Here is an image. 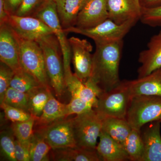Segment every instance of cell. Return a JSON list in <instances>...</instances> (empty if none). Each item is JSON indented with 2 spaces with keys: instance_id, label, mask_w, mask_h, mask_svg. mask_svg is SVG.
<instances>
[{
  "instance_id": "cell-31",
  "label": "cell",
  "mask_w": 161,
  "mask_h": 161,
  "mask_svg": "<svg viewBox=\"0 0 161 161\" xmlns=\"http://www.w3.org/2000/svg\"><path fill=\"white\" fill-rule=\"evenodd\" d=\"M140 20L149 26L161 27V6L150 9L141 8Z\"/></svg>"
},
{
  "instance_id": "cell-41",
  "label": "cell",
  "mask_w": 161,
  "mask_h": 161,
  "mask_svg": "<svg viewBox=\"0 0 161 161\" xmlns=\"http://www.w3.org/2000/svg\"><path fill=\"white\" fill-rule=\"evenodd\" d=\"M160 121V122L161 123V120Z\"/></svg>"
},
{
  "instance_id": "cell-30",
  "label": "cell",
  "mask_w": 161,
  "mask_h": 161,
  "mask_svg": "<svg viewBox=\"0 0 161 161\" xmlns=\"http://www.w3.org/2000/svg\"><path fill=\"white\" fill-rule=\"evenodd\" d=\"M29 99L28 93L20 92L9 86L6 91L3 103L21 109L30 113Z\"/></svg>"
},
{
  "instance_id": "cell-40",
  "label": "cell",
  "mask_w": 161,
  "mask_h": 161,
  "mask_svg": "<svg viewBox=\"0 0 161 161\" xmlns=\"http://www.w3.org/2000/svg\"><path fill=\"white\" fill-rule=\"evenodd\" d=\"M136 1H137V2H138V3H140V0H136Z\"/></svg>"
},
{
  "instance_id": "cell-4",
  "label": "cell",
  "mask_w": 161,
  "mask_h": 161,
  "mask_svg": "<svg viewBox=\"0 0 161 161\" xmlns=\"http://www.w3.org/2000/svg\"><path fill=\"white\" fill-rule=\"evenodd\" d=\"M38 18L49 26L60 43L62 54L65 80L73 75L70 64L72 53L66 34L61 26L53 0H46L32 16Z\"/></svg>"
},
{
  "instance_id": "cell-36",
  "label": "cell",
  "mask_w": 161,
  "mask_h": 161,
  "mask_svg": "<svg viewBox=\"0 0 161 161\" xmlns=\"http://www.w3.org/2000/svg\"><path fill=\"white\" fill-rule=\"evenodd\" d=\"M15 155L17 161H31L29 148L15 139Z\"/></svg>"
},
{
  "instance_id": "cell-3",
  "label": "cell",
  "mask_w": 161,
  "mask_h": 161,
  "mask_svg": "<svg viewBox=\"0 0 161 161\" xmlns=\"http://www.w3.org/2000/svg\"><path fill=\"white\" fill-rule=\"evenodd\" d=\"M126 119L132 129L141 131L145 125L161 120V97L137 95L131 98Z\"/></svg>"
},
{
  "instance_id": "cell-32",
  "label": "cell",
  "mask_w": 161,
  "mask_h": 161,
  "mask_svg": "<svg viewBox=\"0 0 161 161\" xmlns=\"http://www.w3.org/2000/svg\"><path fill=\"white\" fill-rule=\"evenodd\" d=\"M14 72L5 63H0V104L3 103L6 91L10 86Z\"/></svg>"
},
{
  "instance_id": "cell-5",
  "label": "cell",
  "mask_w": 161,
  "mask_h": 161,
  "mask_svg": "<svg viewBox=\"0 0 161 161\" xmlns=\"http://www.w3.org/2000/svg\"><path fill=\"white\" fill-rule=\"evenodd\" d=\"M103 118L94 109L72 118L73 131L77 147L96 150L97 139L102 130Z\"/></svg>"
},
{
  "instance_id": "cell-10",
  "label": "cell",
  "mask_w": 161,
  "mask_h": 161,
  "mask_svg": "<svg viewBox=\"0 0 161 161\" xmlns=\"http://www.w3.org/2000/svg\"><path fill=\"white\" fill-rule=\"evenodd\" d=\"M68 40L71 51L74 74L81 81L85 82L92 73L93 46L86 39L72 37Z\"/></svg>"
},
{
  "instance_id": "cell-13",
  "label": "cell",
  "mask_w": 161,
  "mask_h": 161,
  "mask_svg": "<svg viewBox=\"0 0 161 161\" xmlns=\"http://www.w3.org/2000/svg\"><path fill=\"white\" fill-rule=\"evenodd\" d=\"M108 19L107 0H86L78 15L75 26L82 29L91 28Z\"/></svg>"
},
{
  "instance_id": "cell-26",
  "label": "cell",
  "mask_w": 161,
  "mask_h": 161,
  "mask_svg": "<svg viewBox=\"0 0 161 161\" xmlns=\"http://www.w3.org/2000/svg\"><path fill=\"white\" fill-rule=\"evenodd\" d=\"M42 86H43L32 75L23 68L14 71L10 85L15 89L26 93H29Z\"/></svg>"
},
{
  "instance_id": "cell-6",
  "label": "cell",
  "mask_w": 161,
  "mask_h": 161,
  "mask_svg": "<svg viewBox=\"0 0 161 161\" xmlns=\"http://www.w3.org/2000/svg\"><path fill=\"white\" fill-rule=\"evenodd\" d=\"M131 99L127 80H123L112 89L101 93L98 96L97 106L94 109L103 118L125 119Z\"/></svg>"
},
{
  "instance_id": "cell-42",
  "label": "cell",
  "mask_w": 161,
  "mask_h": 161,
  "mask_svg": "<svg viewBox=\"0 0 161 161\" xmlns=\"http://www.w3.org/2000/svg\"><path fill=\"white\" fill-rule=\"evenodd\" d=\"M44 1H46V0H44Z\"/></svg>"
},
{
  "instance_id": "cell-20",
  "label": "cell",
  "mask_w": 161,
  "mask_h": 161,
  "mask_svg": "<svg viewBox=\"0 0 161 161\" xmlns=\"http://www.w3.org/2000/svg\"><path fill=\"white\" fill-rule=\"evenodd\" d=\"M86 0H53L64 30L75 26L77 18Z\"/></svg>"
},
{
  "instance_id": "cell-33",
  "label": "cell",
  "mask_w": 161,
  "mask_h": 161,
  "mask_svg": "<svg viewBox=\"0 0 161 161\" xmlns=\"http://www.w3.org/2000/svg\"><path fill=\"white\" fill-rule=\"evenodd\" d=\"M1 108L4 111L5 117L12 123L24 121L32 117L30 113L5 103L1 104Z\"/></svg>"
},
{
  "instance_id": "cell-14",
  "label": "cell",
  "mask_w": 161,
  "mask_h": 161,
  "mask_svg": "<svg viewBox=\"0 0 161 161\" xmlns=\"http://www.w3.org/2000/svg\"><path fill=\"white\" fill-rule=\"evenodd\" d=\"M138 62L141 65L137 78L145 77L161 67V31L153 36L147 48L140 53Z\"/></svg>"
},
{
  "instance_id": "cell-9",
  "label": "cell",
  "mask_w": 161,
  "mask_h": 161,
  "mask_svg": "<svg viewBox=\"0 0 161 161\" xmlns=\"http://www.w3.org/2000/svg\"><path fill=\"white\" fill-rule=\"evenodd\" d=\"M40 133L53 150L77 147L75 142L72 118L66 117L40 127Z\"/></svg>"
},
{
  "instance_id": "cell-39",
  "label": "cell",
  "mask_w": 161,
  "mask_h": 161,
  "mask_svg": "<svg viewBox=\"0 0 161 161\" xmlns=\"http://www.w3.org/2000/svg\"><path fill=\"white\" fill-rule=\"evenodd\" d=\"M9 16L5 9L4 0H0V24L7 23Z\"/></svg>"
},
{
  "instance_id": "cell-35",
  "label": "cell",
  "mask_w": 161,
  "mask_h": 161,
  "mask_svg": "<svg viewBox=\"0 0 161 161\" xmlns=\"http://www.w3.org/2000/svg\"><path fill=\"white\" fill-rule=\"evenodd\" d=\"M44 1V0H23L14 15L19 16H32Z\"/></svg>"
},
{
  "instance_id": "cell-29",
  "label": "cell",
  "mask_w": 161,
  "mask_h": 161,
  "mask_svg": "<svg viewBox=\"0 0 161 161\" xmlns=\"http://www.w3.org/2000/svg\"><path fill=\"white\" fill-rule=\"evenodd\" d=\"M15 137L11 128L9 130L1 131L0 134L1 156L3 159L17 161L15 155Z\"/></svg>"
},
{
  "instance_id": "cell-17",
  "label": "cell",
  "mask_w": 161,
  "mask_h": 161,
  "mask_svg": "<svg viewBox=\"0 0 161 161\" xmlns=\"http://www.w3.org/2000/svg\"><path fill=\"white\" fill-rule=\"evenodd\" d=\"M127 81L131 98L142 95L161 97V67L145 77Z\"/></svg>"
},
{
  "instance_id": "cell-7",
  "label": "cell",
  "mask_w": 161,
  "mask_h": 161,
  "mask_svg": "<svg viewBox=\"0 0 161 161\" xmlns=\"http://www.w3.org/2000/svg\"><path fill=\"white\" fill-rule=\"evenodd\" d=\"M19 39L21 67L32 75L41 85L51 89L43 52L39 43L36 41L23 40L19 38Z\"/></svg>"
},
{
  "instance_id": "cell-25",
  "label": "cell",
  "mask_w": 161,
  "mask_h": 161,
  "mask_svg": "<svg viewBox=\"0 0 161 161\" xmlns=\"http://www.w3.org/2000/svg\"><path fill=\"white\" fill-rule=\"evenodd\" d=\"M50 89L42 86L28 93L29 112L36 119L41 115L45 105L49 100L52 94Z\"/></svg>"
},
{
  "instance_id": "cell-37",
  "label": "cell",
  "mask_w": 161,
  "mask_h": 161,
  "mask_svg": "<svg viewBox=\"0 0 161 161\" xmlns=\"http://www.w3.org/2000/svg\"><path fill=\"white\" fill-rule=\"evenodd\" d=\"M5 9L9 15L15 14L23 0H4Z\"/></svg>"
},
{
  "instance_id": "cell-1",
  "label": "cell",
  "mask_w": 161,
  "mask_h": 161,
  "mask_svg": "<svg viewBox=\"0 0 161 161\" xmlns=\"http://www.w3.org/2000/svg\"><path fill=\"white\" fill-rule=\"evenodd\" d=\"M95 44L92 73L87 80L97 87L101 94L108 92L120 83L119 66L124 42L120 40Z\"/></svg>"
},
{
  "instance_id": "cell-2",
  "label": "cell",
  "mask_w": 161,
  "mask_h": 161,
  "mask_svg": "<svg viewBox=\"0 0 161 161\" xmlns=\"http://www.w3.org/2000/svg\"><path fill=\"white\" fill-rule=\"evenodd\" d=\"M37 42L43 52L51 86L57 96H62L67 87L60 43L54 34L45 36Z\"/></svg>"
},
{
  "instance_id": "cell-24",
  "label": "cell",
  "mask_w": 161,
  "mask_h": 161,
  "mask_svg": "<svg viewBox=\"0 0 161 161\" xmlns=\"http://www.w3.org/2000/svg\"><path fill=\"white\" fill-rule=\"evenodd\" d=\"M130 161H142L143 156V141L141 131L132 129L123 144Z\"/></svg>"
},
{
  "instance_id": "cell-16",
  "label": "cell",
  "mask_w": 161,
  "mask_h": 161,
  "mask_svg": "<svg viewBox=\"0 0 161 161\" xmlns=\"http://www.w3.org/2000/svg\"><path fill=\"white\" fill-rule=\"evenodd\" d=\"M150 123L142 134L144 148L142 161H161V123Z\"/></svg>"
},
{
  "instance_id": "cell-12",
  "label": "cell",
  "mask_w": 161,
  "mask_h": 161,
  "mask_svg": "<svg viewBox=\"0 0 161 161\" xmlns=\"http://www.w3.org/2000/svg\"><path fill=\"white\" fill-rule=\"evenodd\" d=\"M0 60L14 72L22 68L19 39L7 23L0 24Z\"/></svg>"
},
{
  "instance_id": "cell-34",
  "label": "cell",
  "mask_w": 161,
  "mask_h": 161,
  "mask_svg": "<svg viewBox=\"0 0 161 161\" xmlns=\"http://www.w3.org/2000/svg\"><path fill=\"white\" fill-rule=\"evenodd\" d=\"M94 109L91 104L84 101L78 97L71 96L70 101L67 104V116L72 115H80Z\"/></svg>"
},
{
  "instance_id": "cell-27",
  "label": "cell",
  "mask_w": 161,
  "mask_h": 161,
  "mask_svg": "<svg viewBox=\"0 0 161 161\" xmlns=\"http://www.w3.org/2000/svg\"><path fill=\"white\" fill-rule=\"evenodd\" d=\"M43 138V136L36 131L34 134L29 146L31 161L49 160V153L52 150Z\"/></svg>"
},
{
  "instance_id": "cell-11",
  "label": "cell",
  "mask_w": 161,
  "mask_h": 161,
  "mask_svg": "<svg viewBox=\"0 0 161 161\" xmlns=\"http://www.w3.org/2000/svg\"><path fill=\"white\" fill-rule=\"evenodd\" d=\"M7 23L23 40L37 42L45 36L53 34L49 26L34 17L9 15Z\"/></svg>"
},
{
  "instance_id": "cell-28",
  "label": "cell",
  "mask_w": 161,
  "mask_h": 161,
  "mask_svg": "<svg viewBox=\"0 0 161 161\" xmlns=\"http://www.w3.org/2000/svg\"><path fill=\"white\" fill-rule=\"evenodd\" d=\"M36 119L32 116L26 121L12 123L11 129L17 140L26 147L29 148L33 136L34 127Z\"/></svg>"
},
{
  "instance_id": "cell-21",
  "label": "cell",
  "mask_w": 161,
  "mask_h": 161,
  "mask_svg": "<svg viewBox=\"0 0 161 161\" xmlns=\"http://www.w3.org/2000/svg\"><path fill=\"white\" fill-rule=\"evenodd\" d=\"M52 159L58 161H100L96 150H90L78 147L53 150Z\"/></svg>"
},
{
  "instance_id": "cell-23",
  "label": "cell",
  "mask_w": 161,
  "mask_h": 161,
  "mask_svg": "<svg viewBox=\"0 0 161 161\" xmlns=\"http://www.w3.org/2000/svg\"><path fill=\"white\" fill-rule=\"evenodd\" d=\"M132 130L125 119L112 117L103 118L102 130L122 146Z\"/></svg>"
},
{
  "instance_id": "cell-38",
  "label": "cell",
  "mask_w": 161,
  "mask_h": 161,
  "mask_svg": "<svg viewBox=\"0 0 161 161\" xmlns=\"http://www.w3.org/2000/svg\"><path fill=\"white\" fill-rule=\"evenodd\" d=\"M141 8L150 9L161 6V0H140Z\"/></svg>"
},
{
  "instance_id": "cell-22",
  "label": "cell",
  "mask_w": 161,
  "mask_h": 161,
  "mask_svg": "<svg viewBox=\"0 0 161 161\" xmlns=\"http://www.w3.org/2000/svg\"><path fill=\"white\" fill-rule=\"evenodd\" d=\"M67 117V104L60 102L52 94L41 115L36 119L35 124L40 127L44 126Z\"/></svg>"
},
{
  "instance_id": "cell-19",
  "label": "cell",
  "mask_w": 161,
  "mask_h": 161,
  "mask_svg": "<svg viewBox=\"0 0 161 161\" xmlns=\"http://www.w3.org/2000/svg\"><path fill=\"white\" fill-rule=\"evenodd\" d=\"M65 83L71 96L78 97L91 104L94 108H96L100 92L93 84L88 80L85 82L81 81L74 74L66 80Z\"/></svg>"
},
{
  "instance_id": "cell-15",
  "label": "cell",
  "mask_w": 161,
  "mask_h": 161,
  "mask_svg": "<svg viewBox=\"0 0 161 161\" xmlns=\"http://www.w3.org/2000/svg\"><path fill=\"white\" fill-rule=\"evenodd\" d=\"M109 19L117 24L140 20L141 7L136 0H107Z\"/></svg>"
},
{
  "instance_id": "cell-18",
  "label": "cell",
  "mask_w": 161,
  "mask_h": 161,
  "mask_svg": "<svg viewBox=\"0 0 161 161\" xmlns=\"http://www.w3.org/2000/svg\"><path fill=\"white\" fill-rule=\"evenodd\" d=\"M96 151L103 161H130L123 146L101 130Z\"/></svg>"
},
{
  "instance_id": "cell-8",
  "label": "cell",
  "mask_w": 161,
  "mask_h": 161,
  "mask_svg": "<svg viewBox=\"0 0 161 161\" xmlns=\"http://www.w3.org/2000/svg\"><path fill=\"white\" fill-rule=\"evenodd\" d=\"M136 20L127 21L122 24H117L110 19L91 28H79L73 26L64 30L65 33L72 32L86 36L97 42H109L123 40L125 36L137 22Z\"/></svg>"
}]
</instances>
